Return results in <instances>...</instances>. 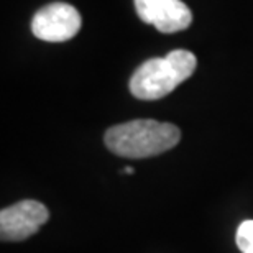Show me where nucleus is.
Listing matches in <instances>:
<instances>
[{"label": "nucleus", "mask_w": 253, "mask_h": 253, "mask_svg": "<svg viewBox=\"0 0 253 253\" xmlns=\"http://www.w3.org/2000/svg\"><path fill=\"white\" fill-rule=\"evenodd\" d=\"M83 20L78 8L64 2H53L40 8L32 20V33L38 40L61 43L79 33Z\"/></svg>", "instance_id": "3"}, {"label": "nucleus", "mask_w": 253, "mask_h": 253, "mask_svg": "<svg viewBox=\"0 0 253 253\" xmlns=\"http://www.w3.org/2000/svg\"><path fill=\"white\" fill-rule=\"evenodd\" d=\"M49 219L46 206L33 199L20 201L0 212V235L3 242H22L42 229Z\"/></svg>", "instance_id": "4"}, {"label": "nucleus", "mask_w": 253, "mask_h": 253, "mask_svg": "<svg viewBox=\"0 0 253 253\" xmlns=\"http://www.w3.org/2000/svg\"><path fill=\"white\" fill-rule=\"evenodd\" d=\"M141 22L161 33L183 32L192 23V12L183 0H133Z\"/></svg>", "instance_id": "5"}, {"label": "nucleus", "mask_w": 253, "mask_h": 253, "mask_svg": "<svg viewBox=\"0 0 253 253\" xmlns=\"http://www.w3.org/2000/svg\"><path fill=\"white\" fill-rule=\"evenodd\" d=\"M124 173H126V174H133V168H131V166H126V168L124 169Z\"/></svg>", "instance_id": "7"}, {"label": "nucleus", "mask_w": 253, "mask_h": 253, "mask_svg": "<svg viewBox=\"0 0 253 253\" xmlns=\"http://www.w3.org/2000/svg\"><path fill=\"white\" fill-rule=\"evenodd\" d=\"M197 59L188 49H174L165 58L140 64L130 78V92L140 100H158L171 94L196 71Z\"/></svg>", "instance_id": "2"}, {"label": "nucleus", "mask_w": 253, "mask_h": 253, "mask_svg": "<svg viewBox=\"0 0 253 253\" xmlns=\"http://www.w3.org/2000/svg\"><path fill=\"white\" fill-rule=\"evenodd\" d=\"M181 140V130L173 124L151 119H136L110 126L105 131V146L122 158L141 160L174 148Z\"/></svg>", "instance_id": "1"}, {"label": "nucleus", "mask_w": 253, "mask_h": 253, "mask_svg": "<svg viewBox=\"0 0 253 253\" xmlns=\"http://www.w3.org/2000/svg\"><path fill=\"white\" fill-rule=\"evenodd\" d=\"M237 245L242 253H253V220H244L237 229Z\"/></svg>", "instance_id": "6"}]
</instances>
